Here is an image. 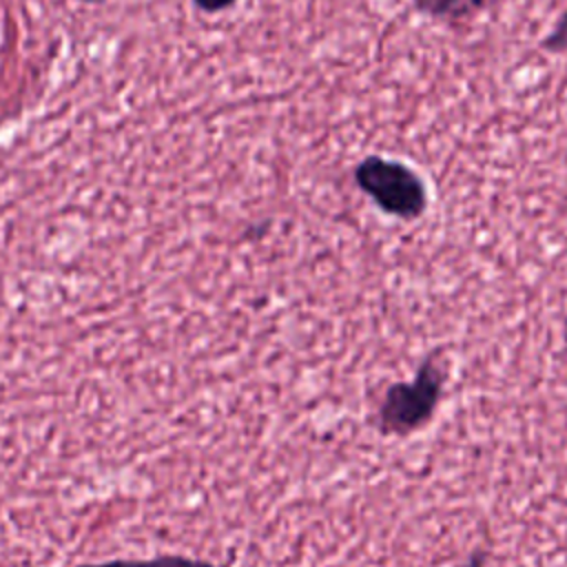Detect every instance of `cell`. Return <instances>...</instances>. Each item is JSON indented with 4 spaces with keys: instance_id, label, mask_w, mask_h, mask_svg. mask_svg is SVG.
I'll return each mask as SVG.
<instances>
[{
    "instance_id": "cell-6",
    "label": "cell",
    "mask_w": 567,
    "mask_h": 567,
    "mask_svg": "<svg viewBox=\"0 0 567 567\" xmlns=\"http://www.w3.org/2000/svg\"><path fill=\"white\" fill-rule=\"evenodd\" d=\"M202 11H208V13H217V11H224L228 7H233L237 0H193Z\"/></svg>"
},
{
    "instance_id": "cell-4",
    "label": "cell",
    "mask_w": 567,
    "mask_h": 567,
    "mask_svg": "<svg viewBox=\"0 0 567 567\" xmlns=\"http://www.w3.org/2000/svg\"><path fill=\"white\" fill-rule=\"evenodd\" d=\"M78 567H215L206 560H195L177 554H164L148 560H106V563H89Z\"/></svg>"
},
{
    "instance_id": "cell-3",
    "label": "cell",
    "mask_w": 567,
    "mask_h": 567,
    "mask_svg": "<svg viewBox=\"0 0 567 567\" xmlns=\"http://www.w3.org/2000/svg\"><path fill=\"white\" fill-rule=\"evenodd\" d=\"M489 0H414L416 9L439 20H461L478 13Z\"/></svg>"
},
{
    "instance_id": "cell-2",
    "label": "cell",
    "mask_w": 567,
    "mask_h": 567,
    "mask_svg": "<svg viewBox=\"0 0 567 567\" xmlns=\"http://www.w3.org/2000/svg\"><path fill=\"white\" fill-rule=\"evenodd\" d=\"M352 177L359 190L390 217L414 221L427 208L425 182L403 162L368 155L354 166Z\"/></svg>"
},
{
    "instance_id": "cell-1",
    "label": "cell",
    "mask_w": 567,
    "mask_h": 567,
    "mask_svg": "<svg viewBox=\"0 0 567 567\" xmlns=\"http://www.w3.org/2000/svg\"><path fill=\"white\" fill-rule=\"evenodd\" d=\"M450 359L445 350L427 352L410 381H394L383 388L374 412L372 425L383 436H410L423 430L436 414L450 379Z\"/></svg>"
},
{
    "instance_id": "cell-5",
    "label": "cell",
    "mask_w": 567,
    "mask_h": 567,
    "mask_svg": "<svg viewBox=\"0 0 567 567\" xmlns=\"http://www.w3.org/2000/svg\"><path fill=\"white\" fill-rule=\"evenodd\" d=\"M543 47L549 51H560L567 47V13H563L558 18V22L549 31V35L543 40Z\"/></svg>"
},
{
    "instance_id": "cell-7",
    "label": "cell",
    "mask_w": 567,
    "mask_h": 567,
    "mask_svg": "<svg viewBox=\"0 0 567 567\" xmlns=\"http://www.w3.org/2000/svg\"><path fill=\"white\" fill-rule=\"evenodd\" d=\"M82 2H102V0H82Z\"/></svg>"
}]
</instances>
